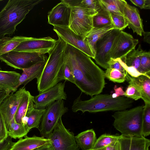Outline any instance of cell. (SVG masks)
<instances>
[{"instance_id":"1","label":"cell","mask_w":150,"mask_h":150,"mask_svg":"<svg viewBox=\"0 0 150 150\" xmlns=\"http://www.w3.org/2000/svg\"><path fill=\"white\" fill-rule=\"evenodd\" d=\"M64 61L73 73L75 85L82 92L92 97L102 92L106 84L104 72L87 54L67 44Z\"/></svg>"},{"instance_id":"2","label":"cell","mask_w":150,"mask_h":150,"mask_svg":"<svg viewBox=\"0 0 150 150\" xmlns=\"http://www.w3.org/2000/svg\"><path fill=\"white\" fill-rule=\"evenodd\" d=\"M42 0H9L0 12V38L14 33L17 26Z\"/></svg>"},{"instance_id":"3","label":"cell","mask_w":150,"mask_h":150,"mask_svg":"<svg viewBox=\"0 0 150 150\" xmlns=\"http://www.w3.org/2000/svg\"><path fill=\"white\" fill-rule=\"evenodd\" d=\"M133 100L124 96L113 98L111 95L98 94L89 99L82 100L78 97L74 101L71 110L74 112L80 111L97 112L107 111H119L125 110L132 105Z\"/></svg>"},{"instance_id":"4","label":"cell","mask_w":150,"mask_h":150,"mask_svg":"<svg viewBox=\"0 0 150 150\" xmlns=\"http://www.w3.org/2000/svg\"><path fill=\"white\" fill-rule=\"evenodd\" d=\"M49 56L42 73L37 79V86L39 93L44 92L59 82L58 76L64 63V54L67 43L59 38Z\"/></svg>"},{"instance_id":"5","label":"cell","mask_w":150,"mask_h":150,"mask_svg":"<svg viewBox=\"0 0 150 150\" xmlns=\"http://www.w3.org/2000/svg\"><path fill=\"white\" fill-rule=\"evenodd\" d=\"M144 105L129 110L115 112L113 126L121 135L142 136V123Z\"/></svg>"},{"instance_id":"6","label":"cell","mask_w":150,"mask_h":150,"mask_svg":"<svg viewBox=\"0 0 150 150\" xmlns=\"http://www.w3.org/2000/svg\"><path fill=\"white\" fill-rule=\"evenodd\" d=\"M70 7L69 27L77 35L85 38L87 34L93 28V18L98 12L78 5Z\"/></svg>"},{"instance_id":"7","label":"cell","mask_w":150,"mask_h":150,"mask_svg":"<svg viewBox=\"0 0 150 150\" xmlns=\"http://www.w3.org/2000/svg\"><path fill=\"white\" fill-rule=\"evenodd\" d=\"M45 54L35 52L12 50L0 56V60L7 65L15 69L22 70L36 63L47 62Z\"/></svg>"},{"instance_id":"8","label":"cell","mask_w":150,"mask_h":150,"mask_svg":"<svg viewBox=\"0 0 150 150\" xmlns=\"http://www.w3.org/2000/svg\"><path fill=\"white\" fill-rule=\"evenodd\" d=\"M68 110L63 100L56 101L46 108L38 128L42 137L48 138L60 118Z\"/></svg>"},{"instance_id":"9","label":"cell","mask_w":150,"mask_h":150,"mask_svg":"<svg viewBox=\"0 0 150 150\" xmlns=\"http://www.w3.org/2000/svg\"><path fill=\"white\" fill-rule=\"evenodd\" d=\"M48 139L54 150H79L74 133L66 128L62 117Z\"/></svg>"},{"instance_id":"10","label":"cell","mask_w":150,"mask_h":150,"mask_svg":"<svg viewBox=\"0 0 150 150\" xmlns=\"http://www.w3.org/2000/svg\"><path fill=\"white\" fill-rule=\"evenodd\" d=\"M120 30L115 28L105 34L96 43L94 59L96 63L104 69L109 68L108 55Z\"/></svg>"},{"instance_id":"11","label":"cell","mask_w":150,"mask_h":150,"mask_svg":"<svg viewBox=\"0 0 150 150\" xmlns=\"http://www.w3.org/2000/svg\"><path fill=\"white\" fill-rule=\"evenodd\" d=\"M139 43L138 39H135L129 34L120 31L113 44L108 55L109 61L110 58L122 59L135 47Z\"/></svg>"},{"instance_id":"12","label":"cell","mask_w":150,"mask_h":150,"mask_svg":"<svg viewBox=\"0 0 150 150\" xmlns=\"http://www.w3.org/2000/svg\"><path fill=\"white\" fill-rule=\"evenodd\" d=\"M59 38L67 44L76 48L94 59V56L89 48L87 40L83 37L77 35L69 26H54L53 29Z\"/></svg>"},{"instance_id":"13","label":"cell","mask_w":150,"mask_h":150,"mask_svg":"<svg viewBox=\"0 0 150 150\" xmlns=\"http://www.w3.org/2000/svg\"><path fill=\"white\" fill-rule=\"evenodd\" d=\"M57 40L50 37L35 38L28 37L13 51L37 52L43 54L49 53L54 47Z\"/></svg>"},{"instance_id":"14","label":"cell","mask_w":150,"mask_h":150,"mask_svg":"<svg viewBox=\"0 0 150 150\" xmlns=\"http://www.w3.org/2000/svg\"><path fill=\"white\" fill-rule=\"evenodd\" d=\"M65 82H59L46 91L34 96L35 108L45 109L56 101L66 100L67 95L64 91Z\"/></svg>"},{"instance_id":"15","label":"cell","mask_w":150,"mask_h":150,"mask_svg":"<svg viewBox=\"0 0 150 150\" xmlns=\"http://www.w3.org/2000/svg\"><path fill=\"white\" fill-rule=\"evenodd\" d=\"M26 91L23 86L14 93L12 92L0 106V111L3 117L7 129L14 118L18 106Z\"/></svg>"},{"instance_id":"16","label":"cell","mask_w":150,"mask_h":150,"mask_svg":"<svg viewBox=\"0 0 150 150\" xmlns=\"http://www.w3.org/2000/svg\"><path fill=\"white\" fill-rule=\"evenodd\" d=\"M71 10L68 4L61 0L49 12L48 23L54 26H69Z\"/></svg>"},{"instance_id":"17","label":"cell","mask_w":150,"mask_h":150,"mask_svg":"<svg viewBox=\"0 0 150 150\" xmlns=\"http://www.w3.org/2000/svg\"><path fill=\"white\" fill-rule=\"evenodd\" d=\"M122 13L128 28L131 29L134 33L142 36L144 31L142 20L138 9L126 2L123 7Z\"/></svg>"},{"instance_id":"18","label":"cell","mask_w":150,"mask_h":150,"mask_svg":"<svg viewBox=\"0 0 150 150\" xmlns=\"http://www.w3.org/2000/svg\"><path fill=\"white\" fill-rule=\"evenodd\" d=\"M118 141L119 150H149V139L142 136L121 135Z\"/></svg>"},{"instance_id":"19","label":"cell","mask_w":150,"mask_h":150,"mask_svg":"<svg viewBox=\"0 0 150 150\" xmlns=\"http://www.w3.org/2000/svg\"><path fill=\"white\" fill-rule=\"evenodd\" d=\"M34 98L29 91H25L14 115L16 123L26 126L27 116L34 108Z\"/></svg>"},{"instance_id":"20","label":"cell","mask_w":150,"mask_h":150,"mask_svg":"<svg viewBox=\"0 0 150 150\" xmlns=\"http://www.w3.org/2000/svg\"><path fill=\"white\" fill-rule=\"evenodd\" d=\"M13 142L8 150H33L50 142V139L42 137L35 135L31 137L27 135Z\"/></svg>"},{"instance_id":"21","label":"cell","mask_w":150,"mask_h":150,"mask_svg":"<svg viewBox=\"0 0 150 150\" xmlns=\"http://www.w3.org/2000/svg\"><path fill=\"white\" fill-rule=\"evenodd\" d=\"M21 74L15 71L0 70V87L11 92L17 91Z\"/></svg>"},{"instance_id":"22","label":"cell","mask_w":150,"mask_h":150,"mask_svg":"<svg viewBox=\"0 0 150 150\" xmlns=\"http://www.w3.org/2000/svg\"><path fill=\"white\" fill-rule=\"evenodd\" d=\"M126 80L136 85L140 89L142 98L145 103H150V77L141 75L135 77L130 76L127 72Z\"/></svg>"},{"instance_id":"23","label":"cell","mask_w":150,"mask_h":150,"mask_svg":"<svg viewBox=\"0 0 150 150\" xmlns=\"http://www.w3.org/2000/svg\"><path fill=\"white\" fill-rule=\"evenodd\" d=\"M46 62H38L29 68L23 69L19 79L18 87L23 85L24 87L34 79H38L42 73Z\"/></svg>"},{"instance_id":"24","label":"cell","mask_w":150,"mask_h":150,"mask_svg":"<svg viewBox=\"0 0 150 150\" xmlns=\"http://www.w3.org/2000/svg\"><path fill=\"white\" fill-rule=\"evenodd\" d=\"M76 143L82 150H90L93 148L96 140V133L93 129L83 131L75 136Z\"/></svg>"},{"instance_id":"25","label":"cell","mask_w":150,"mask_h":150,"mask_svg":"<svg viewBox=\"0 0 150 150\" xmlns=\"http://www.w3.org/2000/svg\"><path fill=\"white\" fill-rule=\"evenodd\" d=\"M115 28L112 25L101 28H93L86 35L85 38L94 56L96 42L105 34Z\"/></svg>"},{"instance_id":"26","label":"cell","mask_w":150,"mask_h":150,"mask_svg":"<svg viewBox=\"0 0 150 150\" xmlns=\"http://www.w3.org/2000/svg\"><path fill=\"white\" fill-rule=\"evenodd\" d=\"M28 37L16 36L13 37H4L0 41V56L13 50Z\"/></svg>"},{"instance_id":"27","label":"cell","mask_w":150,"mask_h":150,"mask_svg":"<svg viewBox=\"0 0 150 150\" xmlns=\"http://www.w3.org/2000/svg\"><path fill=\"white\" fill-rule=\"evenodd\" d=\"M101 8L109 13L123 15V8L126 2L124 0H98Z\"/></svg>"},{"instance_id":"28","label":"cell","mask_w":150,"mask_h":150,"mask_svg":"<svg viewBox=\"0 0 150 150\" xmlns=\"http://www.w3.org/2000/svg\"><path fill=\"white\" fill-rule=\"evenodd\" d=\"M144 51L141 45H139L137 49L135 48L133 49L126 55L124 62L127 66L133 67L142 73L140 67L141 57Z\"/></svg>"},{"instance_id":"29","label":"cell","mask_w":150,"mask_h":150,"mask_svg":"<svg viewBox=\"0 0 150 150\" xmlns=\"http://www.w3.org/2000/svg\"><path fill=\"white\" fill-rule=\"evenodd\" d=\"M45 109L34 108L27 116L26 127L28 131L33 128L38 129Z\"/></svg>"},{"instance_id":"30","label":"cell","mask_w":150,"mask_h":150,"mask_svg":"<svg viewBox=\"0 0 150 150\" xmlns=\"http://www.w3.org/2000/svg\"><path fill=\"white\" fill-rule=\"evenodd\" d=\"M7 130L8 136L15 139L24 137L29 132L26 126L16 123L14 118L10 123Z\"/></svg>"},{"instance_id":"31","label":"cell","mask_w":150,"mask_h":150,"mask_svg":"<svg viewBox=\"0 0 150 150\" xmlns=\"http://www.w3.org/2000/svg\"><path fill=\"white\" fill-rule=\"evenodd\" d=\"M93 19V28H101L112 25L108 12L101 7Z\"/></svg>"},{"instance_id":"32","label":"cell","mask_w":150,"mask_h":150,"mask_svg":"<svg viewBox=\"0 0 150 150\" xmlns=\"http://www.w3.org/2000/svg\"><path fill=\"white\" fill-rule=\"evenodd\" d=\"M120 135L104 134L101 135L97 139L91 149L100 150L105 148L116 142Z\"/></svg>"},{"instance_id":"33","label":"cell","mask_w":150,"mask_h":150,"mask_svg":"<svg viewBox=\"0 0 150 150\" xmlns=\"http://www.w3.org/2000/svg\"><path fill=\"white\" fill-rule=\"evenodd\" d=\"M141 133L145 137L150 134V103H145L144 105Z\"/></svg>"},{"instance_id":"34","label":"cell","mask_w":150,"mask_h":150,"mask_svg":"<svg viewBox=\"0 0 150 150\" xmlns=\"http://www.w3.org/2000/svg\"><path fill=\"white\" fill-rule=\"evenodd\" d=\"M127 72L124 73L115 69L109 68L104 72L105 78L114 82L122 83L126 80Z\"/></svg>"},{"instance_id":"35","label":"cell","mask_w":150,"mask_h":150,"mask_svg":"<svg viewBox=\"0 0 150 150\" xmlns=\"http://www.w3.org/2000/svg\"><path fill=\"white\" fill-rule=\"evenodd\" d=\"M58 79L59 82L65 80L75 84V80L72 72L68 66L64 63L60 69Z\"/></svg>"},{"instance_id":"36","label":"cell","mask_w":150,"mask_h":150,"mask_svg":"<svg viewBox=\"0 0 150 150\" xmlns=\"http://www.w3.org/2000/svg\"><path fill=\"white\" fill-rule=\"evenodd\" d=\"M129 84L125 92V96L128 98L137 100L142 98L141 91L138 87L133 83L129 82Z\"/></svg>"},{"instance_id":"37","label":"cell","mask_w":150,"mask_h":150,"mask_svg":"<svg viewBox=\"0 0 150 150\" xmlns=\"http://www.w3.org/2000/svg\"><path fill=\"white\" fill-rule=\"evenodd\" d=\"M141 73L150 77V52L144 51L141 57Z\"/></svg>"},{"instance_id":"38","label":"cell","mask_w":150,"mask_h":150,"mask_svg":"<svg viewBox=\"0 0 150 150\" xmlns=\"http://www.w3.org/2000/svg\"><path fill=\"white\" fill-rule=\"evenodd\" d=\"M109 13L112 25L115 28L122 31L128 26V24L123 16Z\"/></svg>"},{"instance_id":"39","label":"cell","mask_w":150,"mask_h":150,"mask_svg":"<svg viewBox=\"0 0 150 150\" xmlns=\"http://www.w3.org/2000/svg\"><path fill=\"white\" fill-rule=\"evenodd\" d=\"M8 136L3 117L0 111V142H3Z\"/></svg>"},{"instance_id":"40","label":"cell","mask_w":150,"mask_h":150,"mask_svg":"<svg viewBox=\"0 0 150 150\" xmlns=\"http://www.w3.org/2000/svg\"><path fill=\"white\" fill-rule=\"evenodd\" d=\"M108 64L109 68L118 70L124 73L127 72L122 65L120 58H110Z\"/></svg>"},{"instance_id":"41","label":"cell","mask_w":150,"mask_h":150,"mask_svg":"<svg viewBox=\"0 0 150 150\" xmlns=\"http://www.w3.org/2000/svg\"><path fill=\"white\" fill-rule=\"evenodd\" d=\"M121 63L122 66L125 69V70L127 71L128 74L132 77H136L141 75H144L147 76L146 75L140 73L135 68L133 67L127 66L125 64V63L123 62L121 59Z\"/></svg>"},{"instance_id":"42","label":"cell","mask_w":150,"mask_h":150,"mask_svg":"<svg viewBox=\"0 0 150 150\" xmlns=\"http://www.w3.org/2000/svg\"><path fill=\"white\" fill-rule=\"evenodd\" d=\"M12 139L8 136L4 141L0 142V150H8L13 143Z\"/></svg>"},{"instance_id":"43","label":"cell","mask_w":150,"mask_h":150,"mask_svg":"<svg viewBox=\"0 0 150 150\" xmlns=\"http://www.w3.org/2000/svg\"><path fill=\"white\" fill-rule=\"evenodd\" d=\"M114 90L115 92L112 95L113 98H116L121 96L125 95V92L123 91L121 87H117L115 85L114 88Z\"/></svg>"},{"instance_id":"44","label":"cell","mask_w":150,"mask_h":150,"mask_svg":"<svg viewBox=\"0 0 150 150\" xmlns=\"http://www.w3.org/2000/svg\"><path fill=\"white\" fill-rule=\"evenodd\" d=\"M11 92L0 88V106L4 100L8 96Z\"/></svg>"},{"instance_id":"45","label":"cell","mask_w":150,"mask_h":150,"mask_svg":"<svg viewBox=\"0 0 150 150\" xmlns=\"http://www.w3.org/2000/svg\"><path fill=\"white\" fill-rule=\"evenodd\" d=\"M132 3L141 9L145 7V0H130Z\"/></svg>"},{"instance_id":"46","label":"cell","mask_w":150,"mask_h":150,"mask_svg":"<svg viewBox=\"0 0 150 150\" xmlns=\"http://www.w3.org/2000/svg\"><path fill=\"white\" fill-rule=\"evenodd\" d=\"M33 150H54L50 142L43 145Z\"/></svg>"},{"instance_id":"47","label":"cell","mask_w":150,"mask_h":150,"mask_svg":"<svg viewBox=\"0 0 150 150\" xmlns=\"http://www.w3.org/2000/svg\"><path fill=\"white\" fill-rule=\"evenodd\" d=\"M119 143L118 140L114 143L107 146L105 150H119Z\"/></svg>"},{"instance_id":"48","label":"cell","mask_w":150,"mask_h":150,"mask_svg":"<svg viewBox=\"0 0 150 150\" xmlns=\"http://www.w3.org/2000/svg\"><path fill=\"white\" fill-rule=\"evenodd\" d=\"M144 36L143 41L145 42L150 43V33L149 32H144L142 33Z\"/></svg>"},{"instance_id":"49","label":"cell","mask_w":150,"mask_h":150,"mask_svg":"<svg viewBox=\"0 0 150 150\" xmlns=\"http://www.w3.org/2000/svg\"><path fill=\"white\" fill-rule=\"evenodd\" d=\"M150 9V0H145V3L144 9Z\"/></svg>"},{"instance_id":"50","label":"cell","mask_w":150,"mask_h":150,"mask_svg":"<svg viewBox=\"0 0 150 150\" xmlns=\"http://www.w3.org/2000/svg\"><path fill=\"white\" fill-rule=\"evenodd\" d=\"M103 149H100V150H93V149H91V150H102Z\"/></svg>"},{"instance_id":"51","label":"cell","mask_w":150,"mask_h":150,"mask_svg":"<svg viewBox=\"0 0 150 150\" xmlns=\"http://www.w3.org/2000/svg\"><path fill=\"white\" fill-rule=\"evenodd\" d=\"M1 40V38H0V41ZM1 68H0V70H1Z\"/></svg>"},{"instance_id":"52","label":"cell","mask_w":150,"mask_h":150,"mask_svg":"<svg viewBox=\"0 0 150 150\" xmlns=\"http://www.w3.org/2000/svg\"><path fill=\"white\" fill-rule=\"evenodd\" d=\"M105 150V149H103V150Z\"/></svg>"},{"instance_id":"53","label":"cell","mask_w":150,"mask_h":150,"mask_svg":"<svg viewBox=\"0 0 150 150\" xmlns=\"http://www.w3.org/2000/svg\"><path fill=\"white\" fill-rule=\"evenodd\" d=\"M3 1V0H0V1Z\"/></svg>"},{"instance_id":"54","label":"cell","mask_w":150,"mask_h":150,"mask_svg":"<svg viewBox=\"0 0 150 150\" xmlns=\"http://www.w3.org/2000/svg\"><path fill=\"white\" fill-rule=\"evenodd\" d=\"M1 88V87H0V88Z\"/></svg>"}]
</instances>
